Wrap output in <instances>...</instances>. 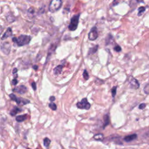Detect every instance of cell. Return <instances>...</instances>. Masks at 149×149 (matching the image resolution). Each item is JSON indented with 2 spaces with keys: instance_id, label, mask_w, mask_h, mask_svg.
I'll return each mask as SVG.
<instances>
[{
  "instance_id": "6da1fadb",
  "label": "cell",
  "mask_w": 149,
  "mask_h": 149,
  "mask_svg": "<svg viewBox=\"0 0 149 149\" xmlns=\"http://www.w3.org/2000/svg\"><path fill=\"white\" fill-rule=\"evenodd\" d=\"M31 39V36L22 34L17 37H13L12 38V41L14 43L16 44L17 46L21 47L28 44L30 42Z\"/></svg>"
},
{
  "instance_id": "7a4b0ae2",
  "label": "cell",
  "mask_w": 149,
  "mask_h": 149,
  "mask_svg": "<svg viewBox=\"0 0 149 149\" xmlns=\"http://www.w3.org/2000/svg\"><path fill=\"white\" fill-rule=\"evenodd\" d=\"M62 0H51L49 5V12L54 13L58 10L62 6Z\"/></svg>"
},
{
  "instance_id": "3957f363",
  "label": "cell",
  "mask_w": 149,
  "mask_h": 149,
  "mask_svg": "<svg viewBox=\"0 0 149 149\" xmlns=\"http://www.w3.org/2000/svg\"><path fill=\"white\" fill-rule=\"evenodd\" d=\"M79 17H80V15L78 14L77 15H74L71 18L70 22L68 26V29H69V30L74 31L77 29V27L78 26V24H79Z\"/></svg>"
},
{
  "instance_id": "277c9868",
  "label": "cell",
  "mask_w": 149,
  "mask_h": 149,
  "mask_svg": "<svg viewBox=\"0 0 149 149\" xmlns=\"http://www.w3.org/2000/svg\"><path fill=\"white\" fill-rule=\"evenodd\" d=\"M9 97L10 99L14 101H15L17 104H22V105H26L27 104H29L30 102V101L29 100L22 98L20 97H16L14 94H9Z\"/></svg>"
},
{
  "instance_id": "5b68a950",
  "label": "cell",
  "mask_w": 149,
  "mask_h": 149,
  "mask_svg": "<svg viewBox=\"0 0 149 149\" xmlns=\"http://www.w3.org/2000/svg\"><path fill=\"white\" fill-rule=\"evenodd\" d=\"M76 106L79 109H89L90 108L91 105L88 102L87 99L86 98H84L81 100V101L78 102L76 104Z\"/></svg>"
},
{
  "instance_id": "8992f818",
  "label": "cell",
  "mask_w": 149,
  "mask_h": 149,
  "mask_svg": "<svg viewBox=\"0 0 149 149\" xmlns=\"http://www.w3.org/2000/svg\"><path fill=\"white\" fill-rule=\"evenodd\" d=\"M98 36L97 29L96 27H93L88 34V38L91 41H94L97 38Z\"/></svg>"
},
{
  "instance_id": "52a82bcc",
  "label": "cell",
  "mask_w": 149,
  "mask_h": 149,
  "mask_svg": "<svg viewBox=\"0 0 149 149\" xmlns=\"http://www.w3.org/2000/svg\"><path fill=\"white\" fill-rule=\"evenodd\" d=\"M10 49H11V45L10 43L8 42H5L1 45V51L4 54L8 55L10 52Z\"/></svg>"
},
{
  "instance_id": "ba28073f",
  "label": "cell",
  "mask_w": 149,
  "mask_h": 149,
  "mask_svg": "<svg viewBox=\"0 0 149 149\" xmlns=\"http://www.w3.org/2000/svg\"><path fill=\"white\" fill-rule=\"evenodd\" d=\"M128 81H129V83L130 84V86L131 88H134V89H137L139 87L140 84H139V81L135 78H134L133 77L130 76L129 77Z\"/></svg>"
},
{
  "instance_id": "9c48e42d",
  "label": "cell",
  "mask_w": 149,
  "mask_h": 149,
  "mask_svg": "<svg viewBox=\"0 0 149 149\" xmlns=\"http://www.w3.org/2000/svg\"><path fill=\"white\" fill-rule=\"evenodd\" d=\"M13 91H15V92H16L19 94H24L25 93L27 92V87L24 86V85H20L18 87H16L15 88H14L13 89Z\"/></svg>"
},
{
  "instance_id": "30bf717a",
  "label": "cell",
  "mask_w": 149,
  "mask_h": 149,
  "mask_svg": "<svg viewBox=\"0 0 149 149\" xmlns=\"http://www.w3.org/2000/svg\"><path fill=\"white\" fill-rule=\"evenodd\" d=\"M12 34V29L10 27H8L6 31L4 33V34H3V36L1 37V40H5L6 38H7L9 37H10Z\"/></svg>"
},
{
  "instance_id": "8fae6325",
  "label": "cell",
  "mask_w": 149,
  "mask_h": 149,
  "mask_svg": "<svg viewBox=\"0 0 149 149\" xmlns=\"http://www.w3.org/2000/svg\"><path fill=\"white\" fill-rule=\"evenodd\" d=\"M137 137V136L136 134H130V135L125 136L123 139L126 142H130V141L136 139Z\"/></svg>"
},
{
  "instance_id": "7c38bea8",
  "label": "cell",
  "mask_w": 149,
  "mask_h": 149,
  "mask_svg": "<svg viewBox=\"0 0 149 149\" xmlns=\"http://www.w3.org/2000/svg\"><path fill=\"white\" fill-rule=\"evenodd\" d=\"M62 69H63V65H58L54 69V73L56 75L59 74L61 73Z\"/></svg>"
},
{
  "instance_id": "4fadbf2b",
  "label": "cell",
  "mask_w": 149,
  "mask_h": 149,
  "mask_svg": "<svg viewBox=\"0 0 149 149\" xmlns=\"http://www.w3.org/2000/svg\"><path fill=\"white\" fill-rule=\"evenodd\" d=\"M22 111V109L17 107H15L10 112V115L12 116L16 115L18 112H20Z\"/></svg>"
},
{
  "instance_id": "5bb4252c",
  "label": "cell",
  "mask_w": 149,
  "mask_h": 149,
  "mask_svg": "<svg viewBox=\"0 0 149 149\" xmlns=\"http://www.w3.org/2000/svg\"><path fill=\"white\" fill-rule=\"evenodd\" d=\"M26 119H27V114L19 115V116H17L16 117V121L18 122H23V121L25 120Z\"/></svg>"
},
{
  "instance_id": "9a60e30c",
  "label": "cell",
  "mask_w": 149,
  "mask_h": 149,
  "mask_svg": "<svg viewBox=\"0 0 149 149\" xmlns=\"http://www.w3.org/2000/svg\"><path fill=\"white\" fill-rule=\"evenodd\" d=\"M93 138L97 141H102L104 140V136L102 133H98L94 136Z\"/></svg>"
},
{
  "instance_id": "2e32d148",
  "label": "cell",
  "mask_w": 149,
  "mask_h": 149,
  "mask_svg": "<svg viewBox=\"0 0 149 149\" xmlns=\"http://www.w3.org/2000/svg\"><path fill=\"white\" fill-rule=\"evenodd\" d=\"M98 45H96L94 46L93 47L90 48L89 51H88V55H91V54H94L95 52H97V51L98 49Z\"/></svg>"
},
{
  "instance_id": "e0dca14e",
  "label": "cell",
  "mask_w": 149,
  "mask_h": 149,
  "mask_svg": "<svg viewBox=\"0 0 149 149\" xmlns=\"http://www.w3.org/2000/svg\"><path fill=\"white\" fill-rule=\"evenodd\" d=\"M104 127L108 126L109 123V118L108 115H105L104 116Z\"/></svg>"
},
{
  "instance_id": "ac0fdd59",
  "label": "cell",
  "mask_w": 149,
  "mask_h": 149,
  "mask_svg": "<svg viewBox=\"0 0 149 149\" xmlns=\"http://www.w3.org/2000/svg\"><path fill=\"white\" fill-rule=\"evenodd\" d=\"M43 142H44V146L45 147H48L50 143H51V140L48 138V137H45L44 139V140H43Z\"/></svg>"
},
{
  "instance_id": "d6986e66",
  "label": "cell",
  "mask_w": 149,
  "mask_h": 149,
  "mask_svg": "<svg viewBox=\"0 0 149 149\" xmlns=\"http://www.w3.org/2000/svg\"><path fill=\"white\" fill-rule=\"evenodd\" d=\"M49 107L52 110H53V111H55V110H56V109H57L56 105L55 103L52 102H50V103L49 104Z\"/></svg>"
},
{
  "instance_id": "ffe728a7",
  "label": "cell",
  "mask_w": 149,
  "mask_h": 149,
  "mask_svg": "<svg viewBox=\"0 0 149 149\" xmlns=\"http://www.w3.org/2000/svg\"><path fill=\"white\" fill-rule=\"evenodd\" d=\"M83 78H84L86 80H87L89 79V74H88L87 71L86 69L84 70V71H83Z\"/></svg>"
},
{
  "instance_id": "44dd1931",
  "label": "cell",
  "mask_w": 149,
  "mask_h": 149,
  "mask_svg": "<svg viewBox=\"0 0 149 149\" xmlns=\"http://www.w3.org/2000/svg\"><path fill=\"white\" fill-rule=\"evenodd\" d=\"M146 10V8L144 6H140V8H139L138 10H139V13H138V16H140L142 13H143Z\"/></svg>"
},
{
  "instance_id": "7402d4cb",
  "label": "cell",
  "mask_w": 149,
  "mask_h": 149,
  "mask_svg": "<svg viewBox=\"0 0 149 149\" xmlns=\"http://www.w3.org/2000/svg\"><path fill=\"white\" fill-rule=\"evenodd\" d=\"M140 2H143V0H131L130 1V5H134L137 4V3H140Z\"/></svg>"
},
{
  "instance_id": "603a6c76",
  "label": "cell",
  "mask_w": 149,
  "mask_h": 149,
  "mask_svg": "<svg viewBox=\"0 0 149 149\" xmlns=\"http://www.w3.org/2000/svg\"><path fill=\"white\" fill-rule=\"evenodd\" d=\"M116 88H117V86H114L112 87V88L111 89V93H112V95L113 97H114L116 95Z\"/></svg>"
},
{
  "instance_id": "cb8c5ba5",
  "label": "cell",
  "mask_w": 149,
  "mask_h": 149,
  "mask_svg": "<svg viewBox=\"0 0 149 149\" xmlns=\"http://www.w3.org/2000/svg\"><path fill=\"white\" fill-rule=\"evenodd\" d=\"M144 91L146 94H149V83H148L144 88Z\"/></svg>"
},
{
  "instance_id": "d4e9b609",
  "label": "cell",
  "mask_w": 149,
  "mask_h": 149,
  "mask_svg": "<svg viewBox=\"0 0 149 149\" xmlns=\"http://www.w3.org/2000/svg\"><path fill=\"white\" fill-rule=\"evenodd\" d=\"M113 49H114L115 51H116V52H120L122 49H121V47H120L119 45H116L114 47Z\"/></svg>"
},
{
  "instance_id": "484cf974",
  "label": "cell",
  "mask_w": 149,
  "mask_h": 149,
  "mask_svg": "<svg viewBox=\"0 0 149 149\" xmlns=\"http://www.w3.org/2000/svg\"><path fill=\"white\" fill-rule=\"evenodd\" d=\"M31 87H32V88H33V89L34 90H36L37 86H36V83L34 81H33L31 83Z\"/></svg>"
},
{
  "instance_id": "4316f807",
  "label": "cell",
  "mask_w": 149,
  "mask_h": 149,
  "mask_svg": "<svg viewBox=\"0 0 149 149\" xmlns=\"http://www.w3.org/2000/svg\"><path fill=\"white\" fill-rule=\"evenodd\" d=\"M12 84L14 85V86H16L17 84V80L16 79H14L12 80Z\"/></svg>"
},
{
  "instance_id": "83f0119b",
  "label": "cell",
  "mask_w": 149,
  "mask_h": 149,
  "mask_svg": "<svg viewBox=\"0 0 149 149\" xmlns=\"http://www.w3.org/2000/svg\"><path fill=\"white\" fill-rule=\"evenodd\" d=\"M146 104H141L140 105H139V108L140 109H144L145 107H146Z\"/></svg>"
},
{
  "instance_id": "f1b7e54d",
  "label": "cell",
  "mask_w": 149,
  "mask_h": 149,
  "mask_svg": "<svg viewBox=\"0 0 149 149\" xmlns=\"http://www.w3.org/2000/svg\"><path fill=\"white\" fill-rule=\"evenodd\" d=\"M49 101H51V102H52V101H55V97H54V96H51V97H49Z\"/></svg>"
},
{
  "instance_id": "f546056e",
  "label": "cell",
  "mask_w": 149,
  "mask_h": 149,
  "mask_svg": "<svg viewBox=\"0 0 149 149\" xmlns=\"http://www.w3.org/2000/svg\"><path fill=\"white\" fill-rule=\"evenodd\" d=\"M118 2H119V0H113V3H112V5H116V4L118 3Z\"/></svg>"
},
{
  "instance_id": "4dcf8cb0",
  "label": "cell",
  "mask_w": 149,
  "mask_h": 149,
  "mask_svg": "<svg viewBox=\"0 0 149 149\" xmlns=\"http://www.w3.org/2000/svg\"><path fill=\"white\" fill-rule=\"evenodd\" d=\"M33 69H34L35 70H37L38 69V66L36 65H34V66H33Z\"/></svg>"
},
{
  "instance_id": "1f68e13d",
  "label": "cell",
  "mask_w": 149,
  "mask_h": 149,
  "mask_svg": "<svg viewBox=\"0 0 149 149\" xmlns=\"http://www.w3.org/2000/svg\"><path fill=\"white\" fill-rule=\"evenodd\" d=\"M17 69H16V68H15L14 69H13V73L14 74V73H16V72H17Z\"/></svg>"
},
{
  "instance_id": "d6a6232c",
  "label": "cell",
  "mask_w": 149,
  "mask_h": 149,
  "mask_svg": "<svg viewBox=\"0 0 149 149\" xmlns=\"http://www.w3.org/2000/svg\"><path fill=\"white\" fill-rule=\"evenodd\" d=\"M27 149H30V148H27Z\"/></svg>"
},
{
  "instance_id": "836d02e7",
  "label": "cell",
  "mask_w": 149,
  "mask_h": 149,
  "mask_svg": "<svg viewBox=\"0 0 149 149\" xmlns=\"http://www.w3.org/2000/svg\"><path fill=\"white\" fill-rule=\"evenodd\" d=\"M36 149H37V148H36Z\"/></svg>"
}]
</instances>
